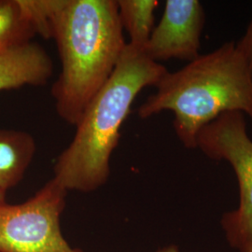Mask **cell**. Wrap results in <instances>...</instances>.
I'll return each mask as SVG.
<instances>
[{"label":"cell","instance_id":"obj_1","mask_svg":"<svg viewBox=\"0 0 252 252\" xmlns=\"http://www.w3.org/2000/svg\"><path fill=\"white\" fill-rule=\"evenodd\" d=\"M167 71L142 50L127 43L111 77L75 126L72 141L57 157L53 179L67 191L88 193L103 187L109 179L110 158L121 128L135 97L146 87H155Z\"/></svg>","mask_w":252,"mask_h":252},{"label":"cell","instance_id":"obj_2","mask_svg":"<svg viewBox=\"0 0 252 252\" xmlns=\"http://www.w3.org/2000/svg\"><path fill=\"white\" fill-rule=\"evenodd\" d=\"M53 38L61 62L52 87L55 109L66 124L76 126L111 77L127 44L117 0H67Z\"/></svg>","mask_w":252,"mask_h":252},{"label":"cell","instance_id":"obj_3","mask_svg":"<svg viewBox=\"0 0 252 252\" xmlns=\"http://www.w3.org/2000/svg\"><path fill=\"white\" fill-rule=\"evenodd\" d=\"M155 88L138 116L172 111L175 133L185 148L195 149L199 132L223 113L238 111L252 121V78L234 41L167 71Z\"/></svg>","mask_w":252,"mask_h":252},{"label":"cell","instance_id":"obj_4","mask_svg":"<svg viewBox=\"0 0 252 252\" xmlns=\"http://www.w3.org/2000/svg\"><path fill=\"white\" fill-rule=\"evenodd\" d=\"M196 148L215 161L229 162L239 184V206L221 218L229 245L239 252L252 248V140L245 115L226 112L199 132Z\"/></svg>","mask_w":252,"mask_h":252},{"label":"cell","instance_id":"obj_5","mask_svg":"<svg viewBox=\"0 0 252 252\" xmlns=\"http://www.w3.org/2000/svg\"><path fill=\"white\" fill-rule=\"evenodd\" d=\"M67 192L52 179L22 204H0V252H84L61 231Z\"/></svg>","mask_w":252,"mask_h":252},{"label":"cell","instance_id":"obj_6","mask_svg":"<svg viewBox=\"0 0 252 252\" xmlns=\"http://www.w3.org/2000/svg\"><path fill=\"white\" fill-rule=\"evenodd\" d=\"M205 10L198 0H166L159 24L145 46V54L159 63L170 59L191 62L198 58L205 26Z\"/></svg>","mask_w":252,"mask_h":252},{"label":"cell","instance_id":"obj_7","mask_svg":"<svg viewBox=\"0 0 252 252\" xmlns=\"http://www.w3.org/2000/svg\"><path fill=\"white\" fill-rule=\"evenodd\" d=\"M53 74L51 56L33 41L0 51V91L44 86Z\"/></svg>","mask_w":252,"mask_h":252},{"label":"cell","instance_id":"obj_8","mask_svg":"<svg viewBox=\"0 0 252 252\" xmlns=\"http://www.w3.org/2000/svg\"><path fill=\"white\" fill-rule=\"evenodd\" d=\"M36 152L29 133L0 127V187L8 189L23 180Z\"/></svg>","mask_w":252,"mask_h":252},{"label":"cell","instance_id":"obj_9","mask_svg":"<svg viewBox=\"0 0 252 252\" xmlns=\"http://www.w3.org/2000/svg\"><path fill=\"white\" fill-rule=\"evenodd\" d=\"M156 0H117L121 25L130 36L128 44L144 50L154 28Z\"/></svg>","mask_w":252,"mask_h":252},{"label":"cell","instance_id":"obj_10","mask_svg":"<svg viewBox=\"0 0 252 252\" xmlns=\"http://www.w3.org/2000/svg\"><path fill=\"white\" fill-rule=\"evenodd\" d=\"M36 36L18 0H0V51L32 42Z\"/></svg>","mask_w":252,"mask_h":252},{"label":"cell","instance_id":"obj_11","mask_svg":"<svg viewBox=\"0 0 252 252\" xmlns=\"http://www.w3.org/2000/svg\"><path fill=\"white\" fill-rule=\"evenodd\" d=\"M36 35L53 38L55 22L67 0H18Z\"/></svg>","mask_w":252,"mask_h":252},{"label":"cell","instance_id":"obj_12","mask_svg":"<svg viewBox=\"0 0 252 252\" xmlns=\"http://www.w3.org/2000/svg\"><path fill=\"white\" fill-rule=\"evenodd\" d=\"M236 47L242 54L252 78V20L243 37L236 43Z\"/></svg>","mask_w":252,"mask_h":252},{"label":"cell","instance_id":"obj_13","mask_svg":"<svg viewBox=\"0 0 252 252\" xmlns=\"http://www.w3.org/2000/svg\"><path fill=\"white\" fill-rule=\"evenodd\" d=\"M156 252H180V249L176 245H169L158 250Z\"/></svg>","mask_w":252,"mask_h":252},{"label":"cell","instance_id":"obj_14","mask_svg":"<svg viewBox=\"0 0 252 252\" xmlns=\"http://www.w3.org/2000/svg\"><path fill=\"white\" fill-rule=\"evenodd\" d=\"M6 193H7V190L2 189V188L0 187V204H3V203L6 202V201H5Z\"/></svg>","mask_w":252,"mask_h":252},{"label":"cell","instance_id":"obj_15","mask_svg":"<svg viewBox=\"0 0 252 252\" xmlns=\"http://www.w3.org/2000/svg\"><path fill=\"white\" fill-rule=\"evenodd\" d=\"M252 252V249H251V250H250V251H249V252Z\"/></svg>","mask_w":252,"mask_h":252}]
</instances>
